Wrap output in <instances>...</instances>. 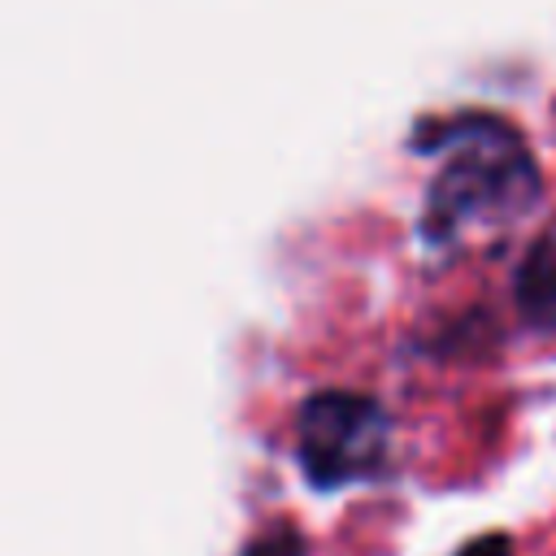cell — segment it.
<instances>
[{
    "label": "cell",
    "mask_w": 556,
    "mask_h": 556,
    "mask_svg": "<svg viewBox=\"0 0 556 556\" xmlns=\"http://www.w3.org/2000/svg\"><path fill=\"white\" fill-rule=\"evenodd\" d=\"M421 152H443L430 187L421 235L456 243L469 230H504L534 208L543 178L526 139L491 113H456L421 135Z\"/></svg>",
    "instance_id": "cell-1"
},
{
    "label": "cell",
    "mask_w": 556,
    "mask_h": 556,
    "mask_svg": "<svg viewBox=\"0 0 556 556\" xmlns=\"http://www.w3.org/2000/svg\"><path fill=\"white\" fill-rule=\"evenodd\" d=\"M295 452L321 491L374 478L387 456V413L356 391H317L300 404Z\"/></svg>",
    "instance_id": "cell-2"
},
{
    "label": "cell",
    "mask_w": 556,
    "mask_h": 556,
    "mask_svg": "<svg viewBox=\"0 0 556 556\" xmlns=\"http://www.w3.org/2000/svg\"><path fill=\"white\" fill-rule=\"evenodd\" d=\"M517 304L526 321H534L539 330H556V226L539 235L517 274Z\"/></svg>",
    "instance_id": "cell-3"
},
{
    "label": "cell",
    "mask_w": 556,
    "mask_h": 556,
    "mask_svg": "<svg viewBox=\"0 0 556 556\" xmlns=\"http://www.w3.org/2000/svg\"><path fill=\"white\" fill-rule=\"evenodd\" d=\"M456 556H513V547H508L504 534H478V539H469Z\"/></svg>",
    "instance_id": "cell-4"
}]
</instances>
